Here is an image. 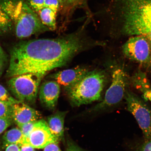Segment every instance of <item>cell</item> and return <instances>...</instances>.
<instances>
[{"label": "cell", "mask_w": 151, "mask_h": 151, "mask_svg": "<svg viewBox=\"0 0 151 151\" xmlns=\"http://www.w3.org/2000/svg\"><path fill=\"white\" fill-rule=\"evenodd\" d=\"M45 0H26L28 6L35 12H38L45 7Z\"/></svg>", "instance_id": "19"}, {"label": "cell", "mask_w": 151, "mask_h": 151, "mask_svg": "<svg viewBox=\"0 0 151 151\" xmlns=\"http://www.w3.org/2000/svg\"><path fill=\"white\" fill-rule=\"evenodd\" d=\"M128 110L133 115L144 135L151 139V109L142 99L133 92L126 91L124 97Z\"/></svg>", "instance_id": "6"}, {"label": "cell", "mask_w": 151, "mask_h": 151, "mask_svg": "<svg viewBox=\"0 0 151 151\" xmlns=\"http://www.w3.org/2000/svg\"><path fill=\"white\" fill-rule=\"evenodd\" d=\"M3 141L4 148L12 144L17 145L20 147L25 142L21 131L18 128H12L6 132L3 136Z\"/></svg>", "instance_id": "13"}, {"label": "cell", "mask_w": 151, "mask_h": 151, "mask_svg": "<svg viewBox=\"0 0 151 151\" xmlns=\"http://www.w3.org/2000/svg\"><path fill=\"white\" fill-rule=\"evenodd\" d=\"M74 0H59L61 4H62L66 3L69 4L70 3L73 2Z\"/></svg>", "instance_id": "29"}, {"label": "cell", "mask_w": 151, "mask_h": 151, "mask_svg": "<svg viewBox=\"0 0 151 151\" xmlns=\"http://www.w3.org/2000/svg\"><path fill=\"white\" fill-rule=\"evenodd\" d=\"M106 80L104 70L89 71L75 84L64 90L71 104L79 106L101 99Z\"/></svg>", "instance_id": "3"}, {"label": "cell", "mask_w": 151, "mask_h": 151, "mask_svg": "<svg viewBox=\"0 0 151 151\" xmlns=\"http://www.w3.org/2000/svg\"><path fill=\"white\" fill-rule=\"evenodd\" d=\"M34 151H36L34 150Z\"/></svg>", "instance_id": "32"}, {"label": "cell", "mask_w": 151, "mask_h": 151, "mask_svg": "<svg viewBox=\"0 0 151 151\" xmlns=\"http://www.w3.org/2000/svg\"><path fill=\"white\" fill-rule=\"evenodd\" d=\"M60 91V86L56 81H45L39 88L40 101L46 108L54 110L57 105Z\"/></svg>", "instance_id": "10"}, {"label": "cell", "mask_w": 151, "mask_h": 151, "mask_svg": "<svg viewBox=\"0 0 151 151\" xmlns=\"http://www.w3.org/2000/svg\"><path fill=\"white\" fill-rule=\"evenodd\" d=\"M67 113L58 111L47 118L46 122L51 132L59 141L64 137V124Z\"/></svg>", "instance_id": "12"}, {"label": "cell", "mask_w": 151, "mask_h": 151, "mask_svg": "<svg viewBox=\"0 0 151 151\" xmlns=\"http://www.w3.org/2000/svg\"><path fill=\"white\" fill-rule=\"evenodd\" d=\"M117 1L122 34L143 36L151 45V0Z\"/></svg>", "instance_id": "1"}, {"label": "cell", "mask_w": 151, "mask_h": 151, "mask_svg": "<svg viewBox=\"0 0 151 151\" xmlns=\"http://www.w3.org/2000/svg\"><path fill=\"white\" fill-rule=\"evenodd\" d=\"M41 22L50 30L54 31L56 28V14L52 9L45 7L37 12Z\"/></svg>", "instance_id": "15"}, {"label": "cell", "mask_w": 151, "mask_h": 151, "mask_svg": "<svg viewBox=\"0 0 151 151\" xmlns=\"http://www.w3.org/2000/svg\"><path fill=\"white\" fill-rule=\"evenodd\" d=\"M89 71L86 68L78 67L58 72L50 77L65 88L75 84Z\"/></svg>", "instance_id": "11"}, {"label": "cell", "mask_w": 151, "mask_h": 151, "mask_svg": "<svg viewBox=\"0 0 151 151\" xmlns=\"http://www.w3.org/2000/svg\"><path fill=\"white\" fill-rule=\"evenodd\" d=\"M65 151H84L73 141L68 139L67 141Z\"/></svg>", "instance_id": "24"}, {"label": "cell", "mask_w": 151, "mask_h": 151, "mask_svg": "<svg viewBox=\"0 0 151 151\" xmlns=\"http://www.w3.org/2000/svg\"><path fill=\"white\" fill-rule=\"evenodd\" d=\"M150 102H151V99H150Z\"/></svg>", "instance_id": "31"}, {"label": "cell", "mask_w": 151, "mask_h": 151, "mask_svg": "<svg viewBox=\"0 0 151 151\" xmlns=\"http://www.w3.org/2000/svg\"><path fill=\"white\" fill-rule=\"evenodd\" d=\"M5 151H21L20 147L16 145H9L6 147Z\"/></svg>", "instance_id": "26"}, {"label": "cell", "mask_w": 151, "mask_h": 151, "mask_svg": "<svg viewBox=\"0 0 151 151\" xmlns=\"http://www.w3.org/2000/svg\"><path fill=\"white\" fill-rule=\"evenodd\" d=\"M11 104L0 101V118L11 116Z\"/></svg>", "instance_id": "18"}, {"label": "cell", "mask_w": 151, "mask_h": 151, "mask_svg": "<svg viewBox=\"0 0 151 151\" xmlns=\"http://www.w3.org/2000/svg\"><path fill=\"white\" fill-rule=\"evenodd\" d=\"M4 57V54L1 47L0 45V61L1 62Z\"/></svg>", "instance_id": "28"}, {"label": "cell", "mask_w": 151, "mask_h": 151, "mask_svg": "<svg viewBox=\"0 0 151 151\" xmlns=\"http://www.w3.org/2000/svg\"><path fill=\"white\" fill-rule=\"evenodd\" d=\"M134 85L140 90L144 99L146 101L151 99V88L144 73L140 72L133 77Z\"/></svg>", "instance_id": "14"}, {"label": "cell", "mask_w": 151, "mask_h": 151, "mask_svg": "<svg viewBox=\"0 0 151 151\" xmlns=\"http://www.w3.org/2000/svg\"><path fill=\"white\" fill-rule=\"evenodd\" d=\"M12 20L0 5V35H5L12 30Z\"/></svg>", "instance_id": "16"}, {"label": "cell", "mask_w": 151, "mask_h": 151, "mask_svg": "<svg viewBox=\"0 0 151 151\" xmlns=\"http://www.w3.org/2000/svg\"><path fill=\"white\" fill-rule=\"evenodd\" d=\"M0 5L12 20L19 39L50 31L24 0H0Z\"/></svg>", "instance_id": "2"}, {"label": "cell", "mask_w": 151, "mask_h": 151, "mask_svg": "<svg viewBox=\"0 0 151 151\" xmlns=\"http://www.w3.org/2000/svg\"><path fill=\"white\" fill-rule=\"evenodd\" d=\"M13 121L11 116L0 118V134L12 124Z\"/></svg>", "instance_id": "21"}, {"label": "cell", "mask_w": 151, "mask_h": 151, "mask_svg": "<svg viewBox=\"0 0 151 151\" xmlns=\"http://www.w3.org/2000/svg\"><path fill=\"white\" fill-rule=\"evenodd\" d=\"M135 151H151V139H145Z\"/></svg>", "instance_id": "23"}, {"label": "cell", "mask_w": 151, "mask_h": 151, "mask_svg": "<svg viewBox=\"0 0 151 151\" xmlns=\"http://www.w3.org/2000/svg\"><path fill=\"white\" fill-rule=\"evenodd\" d=\"M42 76L28 73L11 77L8 87L15 99L25 103H35L39 90Z\"/></svg>", "instance_id": "4"}, {"label": "cell", "mask_w": 151, "mask_h": 151, "mask_svg": "<svg viewBox=\"0 0 151 151\" xmlns=\"http://www.w3.org/2000/svg\"><path fill=\"white\" fill-rule=\"evenodd\" d=\"M1 62L0 61V71H1Z\"/></svg>", "instance_id": "30"}, {"label": "cell", "mask_w": 151, "mask_h": 151, "mask_svg": "<svg viewBox=\"0 0 151 151\" xmlns=\"http://www.w3.org/2000/svg\"><path fill=\"white\" fill-rule=\"evenodd\" d=\"M127 78L123 68L118 67L113 70L112 83L102 101L88 109V112H96L117 104L124 97Z\"/></svg>", "instance_id": "5"}, {"label": "cell", "mask_w": 151, "mask_h": 151, "mask_svg": "<svg viewBox=\"0 0 151 151\" xmlns=\"http://www.w3.org/2000/svg\"><path fill=\"white\" fill-rule=\"evenodd\" d=\"M122 50L128 59L146 67L151 66V45L146 37H132L123 46Z\"/></svg>", "instance_id": "7"}, {"label": "cell", "mask_w": 151, "mask_h": 151, "mask_svg": "<svg viewBox=\"0 0 151 151\" xmlns=\"http://www.w3.org/2000/svg\"><path fill=\"white\" fill-rule=\"evenodd\" d=\"M59 0H45V7H47L57 13L61 5Z\"/></svg>", "instance_id": "22"}, {"label": "cell", "mask_w": 151, "mask_h": 151, "mask_svg": "<svg viewBox=\"0 0 151 151\" xmlns=\"http://www.w3.org/2000/svg\"><path fill=\"white\" fill-rule=\"evenodd\" d=\"M11 116L13 121L19 126L30 122H35L40 119V112L19 101L11 105Z\"/></svg>", "instance_id": "9"}, {"label": "cell", "mask_w": 151, "mask_h": 151, "mask_svg": "<svg viewBox=\"0 0 151 151\" xmlns=\"http://www.w3.org/2000/svg\"><path fill=\"white\" fill-rule=\"evenodd\" d=\"M59 139L52 134L46 121L40 119L35 122L25 143L35 149H43L50 143H58Z\"/></svg>", "instance_id": "8"}, {"label": "cell", "mask_w": 151, "mask_h": 151, "mask_svg": "<svg viewBox=\"0 0 151 151\" xmlns=\"http://www.w3.org/2000/svg\"><path fill=\"white\" fill-rule=\"evenodd\" d=\"M35 122H28L18 126L23 134L25 141L31 133Z\"/></svg>", "instance_id": "20"}, {"label": "cell", "mask_w": 151, "mask_h": 151, "mask_svg": "<svg viewBox=\"0 0 151 151\" xmlns=\"http://www.w3.org/2000/svg\"><path fill=\"white\" fill-rule=\"evenodd\" d=\"M43 151H62L57 143H50L45 147Z\"/></svg>", "instance_id": "25"}, {"label": "cell", "mask_w": 151, "mask_h": 151, "mask_svg": "<svg viewBox=\"0 0 151 151\" xmlns=\"http://www.w3.org/2000/svg\"><path fill=\"white\" fill-rule=\"evenodd\" d=\"M21 151H34L35 148L27 143H24L20 147Z\"/></svg>", "instance_id": "27"}, {"label": "cell", "mask_w": 151, "mask_h": 151, "mask_svg": "<svg viewBox=\"0 0 151 151\" xmlns=\"http://www.w3.org/2000/svg\"><path fill=\"white\" fill-rule=\"evenodd\" d=\"M0 101L13 104L19 101L12 97L5 89L4 87L0 84Z\"/></svg>", "instance_id": "17"}]
</instances>
